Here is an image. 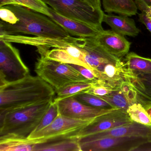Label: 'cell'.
Here are the masks:
<instances>
[{
    "label": "cell",
    "instance_id": "32",
    "mask_svg": "<svg viewBox=\"0 0 151 151\" xmlns=\"http://www.w3.org/2000/svg\"><path fill=\"white\" fill-rule=\"evenodd\" d=\"M70 64L86 79L92 81H97V80H99L91 70L87 68L84 66H81V65Z\"/></svg>",
    "mask_w": 151,
    "mask_h": 151
},
{
    "label": "cell",
    "instance_id": "27",
    "mask_svg": "<svg viewBox=\"0 0 151 151\" xmlns=\"http://www.w3.org/2000/svg\"><path fill=\"white\" fill-rule=\"evenodd\" d=\"M17 5L28 8L31 10L49 17V7L42 0H14Z\"/></svg>",
    "mask_w": 151,
    "mask_h": 151
},
{
    "label": "cell",
    "instance_id": "16",
    "mask_svg": "<svg viewBox=\"0 0 151 151\" xmlns=\"http://www.w3.org/2000/svg\"><path fill=\"white\" fill-rule=\"evenodd\" d=\"M102 22L110 26L112 30L124 36L136 37L140 32L134 20L129 17L104 14Z\"/></svg>",
    "mask_w": 151,
    "mask_h": 151
},
{
    "label": "cell",
    "instance_id": "38",
    "mask_svg": "<svg viewBox=\"0 0 151 151\" xmlns=\"http://www.w3.org/2000/svg\"><path fill=\"white\" fill-rule=\"evenodd\" d=\"M147 112L148 113V114L149 115V116H150L151 118V107L149 108L147 110Z\"/></svg>",
    "mask_w": 151,
    "mask_h": 151
},
{
    "label": "cell",
    "instance_id": "28",
    "mask_svg": "<svg viewBox=\"0 0 151 151\" xmlns=\"http://www.w3.org/2000/svg\"><path fill=\"white\" fill-rule=\"evenodd\" d=\"M59 115L58 104L53 102L34 132L38 131L45 128L52 123Z\"/></svg>",
    "mask_w": 151,
    "mask_h": 151
},
{
    "label": "cell",
    "instance_id": "26",
    "mask_svg": "<svg viewBox=\"0 0 151 151\" xmlns=\"http://www.w3.org/2000/svg\"><path fill=\"white\" fill-rule=\"evenodd\" d=\"M73 97H75L78 101L88 106L102 108H113L109 104L101 99L99 96L91 93H81Z\"/></svg>",
    "mask_w": 151,
    "mask_h": 151
},
{
    "label": "cell",
    "instance_id": "37",
    "mask_svg": "<svg viewBox=\"0 0 151 151\" xmlns=\"http://www.w3.org/2000/svg\"><path fill=\"white\" fill-rule=\"evenodd\" d=\"M145 13L147 17L151 20V6L146 9Z\"/></svg>",
    "mask_w": 151,
    "mask_h": 151
},
{
    "label": "cell",
    "instance_id": "5",
    "mask_svg": "<svg viewBox=\"0 0 151 151\" xmlns=\"http://www.w3.org/2000/svg\"><path fill=\"white\" fill-rule=\"evenodd\" d=\"M40 55L35 65V72L55 91L74 83L92 81L83 76L70 64L53 60L43 55Z\"/></svg>",
    "mask_w": 151,
    "mask_h": 151
},
{
    "label": "cell",
    "instance_id": "14",
    "mask_svg": "<svg viewBox=\"0 0 151 151\" xmlns=\"http://www.w3.org/2000/svg\"><path fill=\"white\" fill-rule=\"evenodd\" d=\"M94 39L111 54L122 59L129 53L131 43L124 36L112 30H104Z\"/></svg>",
    "mask_w": 151,
    "mask_h": 151
},
{
    "label": "cell",
    "instance_id": "36",
    "mask_svg": "<svg viewBox=\"0 0 151 151\" xmlns=\"http://www.w3.org/2000/svg\"><path fill=\"white\" fill-rule=\"evenodd\" d=\"M10 5H17L14 0H0V7Z\"/></svg>",
    "mask_w": 151,
    "mask_h": 151
},
{
    "label": "cell",
    "instance_id": "6",
    "mask_svg": "<svg viewBox=\"0 0 151 151\" xmlns=\"http://www.w3.org/2000/svg\"><path fill=\"white\" fill-rule=\"evenodd\" d=\"M60 15L87 24L102 32L104 12L94 9L84 0H42Z\"/></svg>",
    "mask_w": 151,
    "mask_h": 151
},
{
    "label": "cell",
    "instance_id": "18",
    "mask_svg": "<svg viewBox=\"0 0 151 151\" xmlns=\"http://www.w3.org/2000/svg\"><path fill=\"white\" fill-rule=\"evenodd\" d=\"M105 12L131 17L137 13V7L133 0H102Z\"/></svg>",
    "mask_w": 151,
    "mask_h": 151
},
{
    "label": "cell",
    "instance_id": "1",
    "mask_svg": "<svg viewBox=\"0 0 151 151\" xmlns=\"http://www.w3.org/2000/svg\"><path fill=\"white\" fill-rule=\"evenodd\" d=\"M72 45L83 51L85 63L103 85L119 89L129 81L130 71L124 62L108 52L94 37H75Z\"/></svg>",
    "mask_w": 151,
    "mask_h": 151
},
{
    "label": "cell",
    "instance_id": "7",
    "mask_svg": "<svg viewBox=\"0 0 151 151\" xmlns=\"http://www.w3.org/2000/svg\"><path fill=\"white\" fill-rule=\"evenodd\" d=\"M93 120L74 119L59 114L52 123L40 130L32 132L28 138L40 139L43 143H45L57 139L76 137V134L79 131Z\"/></svg>",
    "mask_w": 151,
    "mask_h": 151
},
{
    "label": "cell",
    "instance_id": "24",
    "mask_svg": "<svg viewBox=\"0 0 151 151\" xmlns=\"http://www.w3.org/2000/svg\"><path fill=\"white\" fill-rule=\"evenodd\" d=\"M132 122L151 126V118L146 109L139 103H133L126 110Z\"/></svg>",
    "mask_w": 151,
    "mask_h": 151
},
{
    "label": "cell",
    "instance_id": "20",
    "mask_svg": "<svg viewBox=\"0 0 151 151\" xmlns=\"http://www.w3.org/2000/svg\"><path fill=\"white\" fill-rule=\"evenodd\" d=\"M37 50L40 54L45 55L50 60L67 64L81 65L90 69L87 64L72 57L63 48H54L49 50V47H39Z\"/></svg>",
    "mask_w": 151,
    "mask_h": 151
},
{
    "label": "cell",
    "instance_id": "3",
    "mask_svg": "<svg viewBox=\"0 0 151 151\" xmlns=\"http://www.w3.org/2000/svg\"><path fill=\"white\" fill-rule=\"evenodd\" d=\"M19 19L15 24L0 22V35L28 34L37 37L65 38L70 36L64 29L45 15L17 5L4 6Z\"/></svg>",
    "mask_w": 151,
    "mask_h": 151
},
{
    "label": "cell",
    "instance_id": "17",
    "mask_svg": "<svg viewBox=\"0 0 151 151\" xmlns=\"http://www.w3.org/2000/svg\"><path fill=\"white\" fill-rule=\"evenodd\" d=\"M40 139L17 138L0 139V151H35Z\"/></svg>",
    "mask_w": 151,
    "mask_h": 151
},
{
    "label": "cell",
    "instance_id": "34",
    "mask_svg": "<svg viewBox=\"0 0 151 151\" xmlns=\"http://www.w3.org/2000/svg\"><path fill=\"white\" fill-rule=\"evenodd\" d=\"M139 22L146 26L151 33V20L147 17L145 12H141L139 14Z\"/></svg>",
    "mask_w": 151,
    "mask_h": 151
},
{
    "label": "cell",
    "instance_id": "9",
    "mask_svg": "<svg viewBox=\"0 0 151 151\" xmlns=\"http://www.w3.org/2000/svg\"><path fill=\"white\" fill-rule=\"evenodd\" d=\"M150 141V139L142 137H114L79 143L81 151H134Z\"/></svg>",
    "mask_w": 151,
    "mask_h": 151
},
{
    "label": "cell",
    "instance_id": "4",
    "mask_svg": "<svg viewBox=\"0 0 151 151\" xmlns=\"http://www.w3.org/2000/svg\"><path fill=\"white\" fill-rule=\"evenodd\" d=\"M53 101L0 114V139L28 138Z\"/></svg>",
    "mask_w": 151,
    "mask_h": 151
},
{
    "label": "cell",
    "instance_id": "13",
    "mask_svg": "<svg viewBox=\"0 0 151 151\" xmlns=\"http://www.w3.org/2000/svg\"><path fill=\"white\" fill-rule=\"evenodd\" d=\"M48 11L50 14L49 18L64 29L70 35L78 37H94L102 32L87 24L63 17L51 8L49 7Z\"/></svg>",
    "mask_w": 151,
    "mask_h": 151
},
{
    "label": "cell",
    "instance_id": "8",
    "mask_svg": "<svg viewBox=\"0 0 151 151\" xmlns=\"http://www.w3.org/2000/svg\"><path fill=\"white\" fill-rule=\"evenodd\" d=\"M29 74L19 50L11 42L0 40V85L16 81Z\"/></svg>",
    "mask_w": 151,
    "mask_h": 151
},
{
    "label": "cell",
    "instance_id": "22",
    "mask_svg": "<svg viewBox=\"0 0 151 151\" xmlns=\"http://www.w3.org/2000/svg\"><path fill=\"white\" fill-rule=\"evenodd\" d=\"M124 63L127 68L132 72L151 73V61L149 58H144L133 52L125 55Z\"/></svg>",
    "mask_w": 151,
    "mask_h": 151
},
{
    "label": "cell",
    "instance_id": "10",
    "mask_svg": "<svg viewBox=\"0 0 151 151\" xmlns=\"http://www.w3.org/2000/svg\"><path fill=\"white\" fill-rule=\"evenodd\" d=\"M127 112L122 109H116L94 118L89 124L79 131L76 137H84L98 132L127 125L133 122Z\"/></svg>",
    "mask_w": 151,
    "mask_h": 151
},
{
    "label": "cell",
    "instance_id": "15",
    "mask_svg": "<svg viewBox=\"0 0 151 151\" xmlns=\"http://www.w3.org/2000/svg\"><path fill=\"white\" fill-rule=\"evenodd\" d=\"M74 37L70 36L65 38L26 37L20 35H0V40L9 42L19 43L39 47L64 48L72 45Z\"/></svg>",
    "mask_w": 151,
    "mask_h": 151
},
{
    "label": "cell",
    "instance_id": "30",
    "mask_svg": "<svg viewBox=\"0 0 151 151\" xmlns=\"http://www.w3.org/2000/svg\"><path fill=\"white\" fill-rule=\"evenodd\" d=\"M0 8V18L1 21L12 24L17 22L19 19L13 11L4 6Z\"/></svg>",
    "mask_w": 151,
    "mask_h": 151
},
{
    "label": "cell",
    "instance_id": "33",
    "mask_svg": "<svg viewBox=\"0 0 151 151\" xmlns=\"http://www.w3.org/2000/svg\"><path fill=\"white\" fill-rule=\"evenodd\" d=\"M138 9L141 12H145L146 9L151 6V0H134Z\"/></svg>",
    "mask_w": 151,
    "mask_h": 151
},
{
    "label": "cell",
    "instance_id": "2",
    "mask_svg": "<svg viewBox=\"0 0 151 151\" xmlns=\"http://www.w3.org/2000/svg\"><path fill=\"white\" fill-rule=\"evenodd\" d=\"M55 89L40 77L29 74L0 85V114L53 101Z\"/></svg>",
    "mask_w": 151,
    "mask_h": 151
},
{
    "label": "cell",
    "instance_id": "12",
    "mask_svg": "<svg viewBox=\"0 0 151 151\" xmlns=\"http://www.w3.org/2000/svg\"><path fill=\"white\" fill-rule=\"evenodd\" d=\"M131 137H146L151 139V126L133 122L130 124L79 138V140L89 141L104 138Z\"/></svg>",
    "mask_w": 151,
    "mask_h": 151
},
{
    "label": "cell",
    "instance_id": "11",
    "mask_svg": "<svg viewBox=\"0 0 151 151\" xmlns=\"http://www.w3.org/2000/svg\"><path fill=\"white\" fill-rule=\"evenodd\" d=\"M57 103L60 115L79 120H93L116 109L88 106L78 101L74 97L63 99Z\"/></svg>",
    "mask_w": 151,
    "mask_h": 151
},
{
    "label": "cell",
    "instance_id": "23",
    "mask_svg": "<svg viewBox=\"0 0 151 151\" xmlns=\"http://www.w3.org/2000/svg\"><path fill=\"white\" fill-rule=\"evenodd\" d=\"M129 81L142 94L151 100V73L131 71Z\"/></svg>",
    "mask_w": 151,
    "mask_h": 151
},
{
    "label": "cell",
    "instance_id": "39",
    "mask_svg": "<svg viewBox=\"0 0 151 151\" xmlns=\"http://www.w3.org/2000/svg\"><path fill=\"white\" fill-rule=\"evenodd\" d=\"M150 60H151V59H150Z\"/></svg>",
    "mask_w": 151,
    "mask_h": 151
},
{
    "label": "cell",
    "instance_id": "35",
    "mask_svg": "<svg viewBox=\"0 0 151 151\" xmlns=\"http://www.w3.org/2000/svg\"><path fill=\"white\" fill-rule=\"evenodd\" d=\"M88 2L94 9L101 10V0H84Z\"/></svg>",
    "mask_w": 151,
    "mask_h": 151
},
{
    "label": "cell",
    "instance_id": "19",
    "mask_svg": "<svg viewBox=\"0 0 151 151\" xmlns=\"http://www.w3.org/2000/svg\"><path fill=\"white\" fill-rule=\"evenodd\" d=\"M35 151H81L76 137L57 139L37 145Z\"/></svg>",
    "mask_w": 151,
    "mask_h": 151
},
{
    "label": "cell",
    "instance_id": "25",
    "mask_svg": "<svg viewBox=\"0 0 151 151\" xmlns=\"http://www.w3.org/2000/svg\"><path fill=\"white\" fill-rule=\"evenodd\" d=\"M100 97L109 104L111 107L116 109H122L126 112L130 105L120 88L108 95Z\"/></svg>",
    "mask_w": 151,
    "mask_h": 151
},
{
    "label": "cell",
    "instance_id": "31",
    "mask_svg": "<svg viewBox=\"0 0 151 151\" xmlns=\"http://www.w3.org/2000/svg\"><path fill=\"white\" fill-rule=\"evenodd\" d=\"M63 48L66 50L72 57L78 60L83 62L85 63L83 53L79 47L72 44Z\"/></svg>",
    "mask_w": 151,
    "mask_h": 151
},
{
    "label": "cell",
    "instance_id": "29",
    "mask_svg": "<svg viewBox=\"0 0 151 151\" xmlns=\"http://www.w3.org/2000/svg\"><path fill=\"white\" fill-rule=\"evenodd\" d=\"M117 89H113L100 84V81L95 85L86 90L84 92L91 93L96 96L102 97L106 96Z\"/></svg>",
    "mask_w": 151,
    "mask_h": 151
},
{
    "label": "cell",
    "instance_id": "21",
    "mask_svg": "<svg viewBox=\"0 0 151 151\" xmlns=\"http://www.w3.org/2000/svg\"><path fill=\"white\" fill-rule=\"evenodd\" d=\"M99 80L87 82H78L68 85L63 88L55 91L56 96L53 102L57 103L63 99L76 96L90 89L99 83Z\"/></svg>",
    "mask_w": 151,
    "mask_h": 151
}]
</instances>
